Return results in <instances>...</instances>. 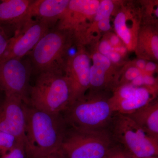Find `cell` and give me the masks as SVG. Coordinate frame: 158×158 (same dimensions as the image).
I'll list each match as a JSON object with an SVG mask.
<instances>
[{
	"label": "cell",
	"mask_w": 158,
	"mask_h": 158,
	"mask_svg": "<svg viewBox=\"0 0 158 158\" xmlns=\"http://www.w3.org/2000/svg\"><path fill=\"white\" fill-rule=\"evenodd\" d=\"M27 158H39L61 149L68 129L62 113L53 114L25 105Z\"/></svg>",
	"instance_id": "cell-1"
},
{
	"label": "cell",
	"mask_w": 158,
	"mask_h": 158,
	"mask_svg": "<svg viewBox=\"0 0 158 158\" xmlns=\"http://www.w3.org/2000/svg\"><path fill=\"white\" fill-rule=\"evenodd\" d=\"M30 93L28 105L48 113H62L72 101L69 82L59 71L40 72Z\"/></svg>",
	"instance_id": "cell-2"
},
{
	"label": "cell",
	"mask_w": 158,
	"mask_h": 158,
	"mask_svg": "<svg viewBox=\"0 0 158 158\" xmlns=\"http://www.w3.org/2000/svg\"><path fill=\"white\" fill-rule=\"evenodd\" d=\"M113 141L131 158L158 156V140L153 138L129 116L114 113L108 128Z\"/></svg>",
	"instance_id": "cell-3"
},
{
	"label": "cell",
	"mask_w": 158,
	"mask_h": 158,
	"mask_svg": "<svg viewBox=\"0 0 158 158\" xmlns=\"http://www.w3.org/2000/svg\"><path fill=\"white\" fill-rule=\"evenodd\" d=\"M67 126L78 130L108 129L114 112L109 99L98 96H82L63 112Z\"/></svg>",
	"instance_id": "cell-4"
},
{
	"label": "cell",
	"mask_w": 158,
	"mask_h": 158,
	"mask_svg": "<svg viewBox=\"0 0 158 158\" xmlns=\"http://www.w3.org/2000/svg\"><path fill=\"white\" fill-rule=\"evenodd\" d=\"M116 143L108 129H67L61 149L66 158H104Z\"/></svg>",
	"instance_id": "cell-5"
},
{
	"label": "cell",
	"mask_w": 158,
	"mask_h": 158,
	"mask_svg": "<svg viewBox=\"0 0 158 158\" xmlns=\"http://www.w3.org/2000/svg\"><path fill=\"white\" fill-rule=\"evenodd\" d=\"M30 75L29 65L22 59L0 61V90L5 94L20 98L28 104Z\"/></svg>",
	"instance_id": "cell-6"
},
{
	"label": "cell",
	"mask_w": 158,
	"mask_h": 158,
	"mask_svg": "<svg viewBox=\"0 0 158 158\" xmlns=\"http://www.w3.org/2000/svg\"><path fill=\"white\" fill-rule=\"evenodd\" d=\"M65 37L59 31L49 30L31 51L32 61L40 72L59 71L58 63L65 48Z\"/></svg>",
	"instance_id": "cell-7"
},
{
	"label": "cell",
	"mask_w": 158,
	"mask_h": 158,
	"mask_svg": "<svg viewBox=\"0 0 158 158\" xmlns=\"http://www.w3.org/2000/svg\"><path fill=\"white\" fill-rule=\"evenodd\" d=\"M48 25L31 19L16 31L9 39L8 47L0 61L11 58L22 59L32 51L38 41L49 31Z\"/></svg>",
	"instance_id": "cell-8"
},
{
	"label": "cell",
	"mask_w": 158,
	"mask_h": 158,
	"mask_svg": "<svg viewBox=\"0 0 158 158\" xmlns=\"http://www.w3.org/2000/svg\"><path fill=\"white\" fill-rule=\"evenodd\" d=\"M25 104L20 98L7 94L0 102V131L14 136L24 145Z\"/></svg>",
	"instance_id": "cell-9"
},
{
	"label": "cell",
	"mask_w": 158,
	"mask_h": 158,
	"mask_svg": "<svg viewBox=\"0 0 158 158\" xmlns=\"http://www.w3.org/2000/svg\"><path fill=\"white\" fill-rule=\"evenodd\" d=\"M90 60L87 55L79 53L72 56L68 63L65 76L71 89V104L83 96L84 91L90 86Z\"/></svg>",
	"instance_id": "cell-10"
},
{
	"label": "cell",
	"mask_w": 158,
	"mask_h": 158,
	"mask_svg": "<svg viewBox=\"0 0 158 158\" xmlns=\"http://www.w3.org/2000/svg\"><path fill=\"white\" fill-rule=\"evenodd\" d=\"M69 0H37L33 1L30 11V17L50 27L58 19L62 18L68 9Z\"/></svg>",
	"instance_id": "cell-11"
},
{
	"label": "cell",
	"mask_w": 158,
	"mask_h": 158,
	"mask_svg": "<svg viewBox=\"0 0 158 158\" xmlns=\"http://www.w3.org/2000/svg\"><path fill=\"white\" fill-rule=\"evenodd\" d=\"M33 1L5 0L0 2V21L16 26L17 30L31 20L30 11Z\"/></svg>",
	"instance_id": "cell-12"
},
{
	"label": "cell",
	"mask_w": 158,
	"mask_h": 158,
	"mask_svg": "<svg viewBox=\"0 0 158 158\" xmlns=\"http://www.w3.org/2000/svg\"><path fill=\"white\" fill-rule=\"evenodd\" d=\"M156 87H137L128 98L119 102L112 108L114 113L129 115L152 102Z\"/></svg>",
	"instance_id": "cell-13"
},
{
	"label": "cell",
	"mask_w": 158,
	"mask_h": 158,
	"mask_svg": "<svg viewBox=\"0 0 158 158\" xmlns=\"http://www.w3.org/2000/svg\"><path fill=\"white\" fill-rule=\"evenodd\" d=\"M144 131L158 140V103L152 102L129 115Z\"/></svg>",
	"instance_id": "cell-14"
},
{
	"label": "cell",
	"mask_w": 158,
	"mask_h": 158,
	"mask_svg": "<svg viewBox=\"0 0 158 158\" xmlns=\"http://www.w3.org/2000/svg\"><path fill=\"white\" fill-rule=\"evenodd\" d=\"M93 65L90 67V86L101 88L108 83L106 73L111 65V61L107 57L100 53L93 55Z\"/></svg>",
	"instance_id": "cell-15"
},
{
	"label": "cell",
	"mask_w": 158,
	"mask_h": 158,
	"mask_svg": "<svg viewBox=\"0 0 158 158\" xmlns=\"http://www.w3.org/2000/svg\"><path fill=\"white\" fill-rule=\"evenodd\" d=\"M99 5L96 0H71L67 10L77 14L92 15L96 14Z\"/></svg>",
	"instance_id": "cell-16"
},
{
	"label": "cell",
	"mask_w": 158,
	"mask_h": 158,
	"mask_svg": "<svg viewBox=\"0 0 158 158\" xmlns=\"http://www.w3.org/2000/svg\"><path fill=\"white\" fill-rule=\"evenodd\" d=\"M114 26L116 33L126 44H129L131 40V35L126 24V15L123 12H119L114 20Z\"/></svg>",
	"instance_id": "cell-17"
},
{
	"label": "cell",
	"mask_w": 158,
	"mask_h": 158,
	"mask_svg": "<svg viewBox=\"0 0 158 158\" xmlns=\"http://www.w3.org/2000/svg\"><path fill=\"white\" fill-rule=\"evenodd\" d=\"M19 144H24L14 136L0 131V155L5 154Z\"/></svg>",
	"instance_id": "cell-18"
},
{
	"label": "cell",
	"mask_w": 158,
	"mask_h": 158,
	"mask_svg": "<svg viewBox=\"0 0 158 158\" xmlns=\"http://www.w3.org/2000/svg\"><path fill=\"white\" fill-rule=\"evenodd\" d=\"M114 9L113 2L110 0H104L100 3L99 7L95 14V20L99 21L104 19L110 18Z\"/></svg>",
	"instance_id": "cell-19"
},
{
	"label": "cell",
	"mask_w": 158,
	"mask_h": 158,
	"mask_svg": "<svg viewBox=\"0 0 158 158\" xmlns=\"http://www.w3.org/2000/svg\"><path fill=\"white\" fill-rule=\"evenodd\" d=\"M25 148L24 144H19L5 154L1 158H26Z\"/></svg>",
	"instance_id": "cell-20"
},
{
	"label": "cell",
	"mask_w": 158,
	"mask_h": 158,
	"mask_svg": "<svg viewBox=\"0 0 158 158\" xmlns=\"http://www.w3.org/2000/svg\"><path fill=\"white\" fill-rule=\"evenodd\" d=\"M104 158H131L123 149L118 144H115L111 148Z\"/></svg>",
	"instance_id": "cell-21"
},
{
	"label": "cell",
	"mask_w": 158,
	"mask_h": 158,
	"mask_svg": "<svg viewBox=\"0 0 158 158\" xmlns=\"http://www.w3.org/2000/svg\"><path fill=\"white\" fill-rule=\"evenodd\" d=\"M140 70L136 67H131L125 73V79L127 81H131L141 75Z\"/></svg>",
	"instance_id": "cell-22"
},
{
	"label": "cell",
	"mask_w": 158,
	"mask_h": 158,
	"mask_svg": "<svg viewBox=\"0 0 158 158\" xmlns=\"http://www.w3.org/2000/svg\"><path fill=\"white\" fill-rule=\"evenodd\" d=\"M98 48L100 53L102 54L103 56H106V57L108 56V54L110 53L111 51H112L113 48H112V45L106 40H103L101 42Z\"/></svg>",
	"instance_id": "cell-23"
},
{
	"label": "cell",
	"mask_w": 158,
	"mask_h": 158,
	"mask_svg": "<svg viewBox=\"0 0 158 158\" xmlns=\"http://www.w3.org/2000/svg\"><path fill=\"white\" fill-rule=\"evenodd\" d=\"M9 40V39H7L5 34L0 31V59L7 49Z\"/></svg>",
	"instance_id": "cell-24"
},
{
	"label": "cell",
	"mask_w": 158,
	"mask_h": 158,
	"mask_svg": "<svg viewBox=\"0 0 158 158\" xmlns=\"http://www.w3.org/2000/svg\"><path fill=\"white\" fill-rule=\"evenodd\" d=\"M151 46L152 50L155 57L158 59V37L156 35H155L152 37L151 42Z\"/></svg>",
	"instance_id": "cell-25"
},
{
	"label": "cell",
	"mask_w": 158,
	"mask_h": 158,
	"mask_svg": "<svg viewBox=\"0 0 158 158\" xmlns=\"http://www.w3.org/2000/svg\"><path fill=\"white\" fill-rule=\"evenodd\" d=\"M99 28L102 31H108L111 28L110 18L104 19L99 21L98 23Z\"/></svg>",
	"instance_id": "cell-26"
},
{
	"label": "cell",
	"mask_w": 158,
	"mask_h": 158,
	"mask_svg": "<svg viewBox=\"0 0 158 158\" xmlns=\"http://www.w3.org/2000/svg\"><path fill=\"white\" fill-rule=\"evenodd\" d=\"M39 158H66L61 149Z\"/></svg>",
	"instance_id": "cell-27"
},
{
	"label": "cell",
	"mask_w": 158,
	"mask_h": 158,
	"mask_svg": "<svg viewBox=\"0 0 158 158\" xmlns=\"http://www.w3.org/2000/svg\"><path fill=\"white\" fill-rule=\"evenodd\" d=\"M143 83L144 85H146V87H156L155 79L151 76H144Z\"/></svg>",
	"instance_id": "cell-28"
},
{
	"label": "cell",
	"mask_w": 158,
	"mask_h": 158,
	"mask_svg": "<svg viewBox=\"0 0 158 158\" xmlns=\"http://www.w3.org/2000/svg\"><path fill=\"white\" fill-rule=\"evenodd\" d=\"M106 57L110 61L114 62H119L121 59V56L119 54L115 51H111Z\"/></svg>",
	"instance_id": "cell-29"
},
{
	"label": "cell",
	"mask_w": 158,
	"mask_h": 158,
	"mask_svg": "<svg viewBox=\"0 0 158 158\" xmlns=\"http://www.w3.org/2000/svg\"><path fill=\"white\" fill-rule=\"evenodd\" d=\"M156 68V65L153 62H149L145 65V70L147 71L152 72L155 70Z\"/></svg>",
	"instance_id": "cell-30"
},
{
	"label": "cell",
	"mask_w": 158,
	"mask_h": 158,
	"mask_svg": "<svg viewBox=\"0 0 158 158\" xmlns=\"http://www.w3.org/2000/svg\"><path fill=\"white\" fill-rule=\"evenodd\" d=\"M110 43H111V45L113 46L117 45L119 42V37L116 35H113L110 38Z\"/></svg>",
	"instance_id": "cell-31"
},
{
	"label": "cell",
	"mask_w": 158,
	"mask_h": 158,
	"mask_svg": "<svg viewBox=\"0 0 158 158\" xmlns=\"http://www.w3.org/2000/svg\"><path fill=\"white\" fill-rule=\"evenodd\" d=\"M137 65L138 68L141 69H144L146 65L145 61L143 59H139L137 62Z\"/></svg>",
	"instance_id": "cell-32"
},
{
	"label": "cell",
	"mask_w": 158,
	"mask_h": 158,
	"mask_svg": "<svg viewBox=\"0 0 158 158\" xmlns=\"http://www.w3.org/2000/svg\"><path fill=\"white\" fill-rule=\"evenodd\" d=\"M112 51H114L115 52H119L121 53H124L126 51V48L124 47H116L115 48H113L112 49Z\"/></svg>",
	"instance_id": "cell-33"
},
{
	"label": "cell",
	"mask_w": 158,
	"mask_h": 158,
	"mask_svg": "<svg viewBox=\"0 0 158 158\" xmlns=\"http://www.w3.org/2000/svg\"><path fill=\"white\" fill-rule=\"evenodd\" d=\"M158 8H157V9H156V11H155V14L156 16H157V17H158Z\"/></svg>",
	"instance_id": "cell-34"
},
{
	"label": "cell",
	"mask_w": 158,
	"mask_h": 158,
	"mask_svg": "<svg viewBox=\"0 0 158 158\" xmlns=\"http://www.w3.org/2000/svg\"><path fill=\"white\" fill-rule=\"evenodd\" d=\"M143 158H158V156H151V157H145Z\"/></svg>",
	"instance_id": "cell-35"
},
{
	"label": "cell",
	"mask_w": 158,
	"mask_h": 158,
	"mask_svg": "<svg viewBox=\"0 0 158 158\" xmlns=\"http://www.w3.org/2000/svg\"><path fill=\"white\" fill-rule=\"evenodd\" d=\"M0 102H1V101H0Z\"/></svg>",
	"instance_id": "cell-36"
}]
</instances>
